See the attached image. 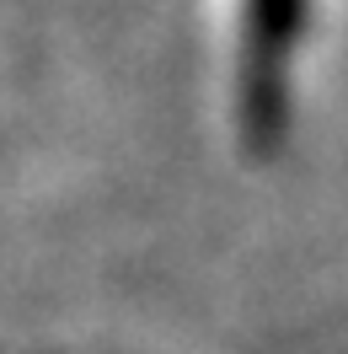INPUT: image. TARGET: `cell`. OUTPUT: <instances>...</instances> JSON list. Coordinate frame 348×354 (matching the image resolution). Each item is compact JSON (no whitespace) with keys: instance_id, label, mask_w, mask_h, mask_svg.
<instances>
[{"instance_id":"obj_1","label":"cell","mask_w":348,"mask_h":354,"mask_svg":"<svg viewBox=\"0 0 348 354\" xmlns=\"http://www.w3.org/2000/svg\"><path fill=\"white\" fill-rule=\"evenodd\" d=\"M305 0H241V59H236V113L241 134L268 151L289 118V65L300 48Z\"/></svg>"}]
</instances>
